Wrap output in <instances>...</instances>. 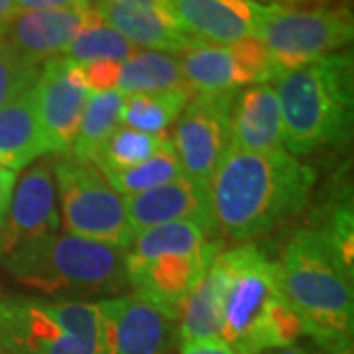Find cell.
I'll return each mask as SVG.
<instances>
[{"label":"cell","instance_id":"obj_29","mask_svg":"<svg viewBox=\"0 0 354 354\" xmlns=\"http://www.w3.org/2000/svg\"><path fill=\"white\" fill-rule=\"evenodd\" d=\"M46 311L50 317L69 335L77 339L95 342L101 341V323H99V311L97 304H85V301H44ZM101 348V346H99Z\"/></svg>","mask_w":354,"mask_h":354},{"label":"cell","instance_id":"obj_26","mask_svg":"<svg viewBox=\"0 0 354 354\" xmlns=\"http://www.w3.org/2000/svg\"><path fill=\"white\" fill-rule=\"evenodd\" d=\"M136 48L124 39L114 28L104 24L101 16L91 6L85 26L79 30L75 39L65 50V57L73 64H93V62H116L124 64L134 55Z\"/></svg>","mask_w":354,"mask_h":354},{"label":"cell","instance_id":"obj_24","mask_svg":"<svg viewBox=\"0 0 354 354\" xmlns=\"http://www.w3.org/2000/svg\"><path fill=\"white\" fill-rule=\"evenodd\" d=\"M124 95L114 91L88 93L87 104L79 122L75 142L69 156L81 162H93L97 152L120 127Z\"/></svg>","mask_w":354,"mask_h":354},{"label":"cell","instance_id":"obj_19","mask_svg":"<svg viewBox=\"0 0 354 354\" xmlns=\"http://www.w3.org/2000/svg\"><path fill=\"white\" fill-rule=\"evenodd\" d=\"M283 120L272 83H256L236 93L230 113V148L244 152L283 150Z\"/></svg>","mask_w":354,"mask_h":354},{"label":"cell","instance_id":"obj_17","mask_svg":"<svg viewBox=\"0 0 354 354\" xmlns=\"http://www.w3.org/2000/svg\"><path fill=\"white\" fill-rule=\"evenodd\" d=\"M177 22L193 38L232 44L258 36L268 4L254 0H165Z\"/></svg>","mask_w":354,"mask_h":354},{"label":"cell","instance_id":"obj_2","mask_svg":"<svg viewBox=\"0 0 354 354\" xmlns=\"http://www.w3.org/2000/svg\"><path fill=\"white\" fill-rule=\"evenodd\" d=\"M281 268L283 295L323 353L353 348V266L319 228H301L288 242Z\"/></svg>","mask_w":354,"mask_h":354},{"label":"cell","instance_id":"obj_4","mask_svg":"<svg viewBox=\"0 0 354 354\" xmlns=\"http://www.w3.org/2000/svg\"><path fill=\"white\" fill-rule=\"evenodd\" d=\"M270 83L278 95L288 153L309 156L351 138L354 120L351 51L330 53L281 71Z\"/></svg>","mask_w":354,"mask_h":354},{"label":"cell","instance_id":"obj_34","mask_svg":"<svg viewBox=\"0 0 354 354\" xmlns=\"http://www.w3.org/2000/svg\"><path fill=\"white\" fill-rule=\"evenodd\" d=\"M20 12L14 0H0V30L4 28V24L12 18L14 14Z\"/></svg>","mask_w":354,"mask_h":354},{"label":"cell","instance_id":"obj_16","mask_svg":"<svg viewBox=\"0 0 354 354\" xmlns=\"http://www.w3.org/2000/svg\"><path fill=\"white\" fill-rule=\"evenodd\" d=\"M218 252L221 244L215 241L205 252L195 256H158L144 264L127 268L128 283L134 293L179 319L187 295Z\"/></svg>","mask_w":354,"mask_h":354},{"label":"cell","instance_id":"obj_7","mask_svg":"<svg viewBox=\"0 0 354 354\" xmlns=\"http://www.w3.org/2000/svg\"><path fill=\"white\" fill-rule=\"evenodd\" d=\"M353 36L351 8L288 10L276 2L268 4V12L258 30V38L270 51L274 77L346 48Z\"/></svg>","mask_w":354,"mask_h":354},{"label":"cell","instance_id":"obj_13","mask_svg":"<svg viewBox=\"0 0 354 354\" xmlns=\"http://www.w3.org/2000/svg\"><path fill=\"white\" fill-rule=\"evenodd\" d=\"M91 6L134 48L177 55L203 44L177 22L165 0H91Z\"/></svg>","mask_w":354,"mask_h":354},{"label":"cell","instance_id":"obj_18","mask_svg":"<svg viewBox=\"0 0 354 354\" xmlns=\"http://www.w3.org/2000/svg\"><path fill=\"white\" fill-rule=\"evenodd\" d=\"M91 2L81 8L16 12L2 28V36L28 64L44 62L65 53L79 30L87 22Z\"/></svg>","mask_w":354,"mask_h":354},{"label":"cell","instance_id":"obj_14","mask_svg":"<svg viewBox=\"0 0 354 354\" xmlns=\"http://www.w3.org/2000/svg\"><path fill=\"white\" fill-rule=\"evenodd\" d=\"M0 354H101V348L62 329L44 301L6 299L0 301Z\"/></svg>","mask_w":354,"mask_h":354},{"label":"cell","instance_id":"obj_11","mask_svg":"<svg viewBox=\"0 0 354 354\" xmlns=\"http://www.w3.org/2000/svg\"><path fill=\"white\" fill-rule=\"evenodd\" d=\"M62 227L53 181V162L38 160L18 179L8 213L0 225V262Z\"/></svg>","mask_w":354,"mask_h":354},{"label":"cell","instance_id":"obj_36","mask_svg":"<svg viewBox=\"0 0 354 354\" xmlns=\"http://www.w3.org/2000/svg\"><path fill=\"white\" fill-rule=\"evenodd\" d=\"M323 354H353V348H344V351H337V353H323Z\"/></svg>","mask_w":354,"mask_h":354},{"label":"cell","instance_id":"obj_35","mask_svg":"<svg viewBox=\"0 0 354 354\" xmlns=\"http://www.w3.org/2000/svg\"><path fill=\"white\" fill-rule=\"evenodd\" d=\"M272 354H313V353H309L307 348H301V346L291 344V346H286V348H278V351H274Z\"/></svg>","mask_w":354,"mask_h":354},{"label":"cell","instance_id":"obj_33","mask_svg":"<svg viewBox=\"0 0 354 354\" xmlns=\"http://www.w3.org/2000/svg\"><path fill=\"white\" fill-rule=\"evenodd\" d=\"M181 354H236L228 344L215 339V341H195L183 342Z\"/></svg>","mask_w":354,"mask_h":354},{"label":"cell","instance_id":"obj_27","mask_svg":"<svg viewBox=\"0 0 354 354\" xmlns=\"http://www.w3.org/2000/svg\"><path fill=\"white\" fill-rule=\"evenodd\" d=\"M171 144V138L165 134H146L134 128L120 127L113 132V136L106 140L97 152L93 164L101 169L102 174L122 171L128 167L146 162L153 153L164 150Z\"/></svg>","mask_w":354,"mask_h":354},{"label":"cell","instance_id":"obj_6","mask_svg":"<svg viewBox=\"0 0 354 354\" xmlns=\"http://www.w3.org/2000/svg\"><path fill=\"white\" fill-rule=\"evenodd\" d=\"M53 181L65 234L130 248L136 232L128 221L124 197L97 165L64 156L53 162Z\"/></svg>","mask_w":354,"mask_h":354},{"label":"cell","instance_id":"obj_32","mask_svg":"<svg viewBox=\"0 0 354 354\" xmlns=\"http://www.w3.org/2000/svg\"><path fill=\"white\" fill-rule=\"evenodd\" d=\"M14 187H16V174L6 169L4 165H0V225H2L4 216L8 213Z\"/></svg>","mask_w":354,"mask_h":354},{"label":"cell","instance_id":"obj_15","mask_svg":"<svg viewBox=\"0 0 354 354\" xmlns=\"http://www.w3.org/2000/svg\"><path fill=\"white\" fill-rule=\"evenodd\" d=\"M124 207L134 232L165 223H193L211 239L218 234L209 189L181 176L160 187L124 197Z\"/></svg>","mask_w":354,"mask_h":354},{"label":"cell","instance_id":"obj_23","mask_svg":"<svg viewBox=\"0 0 354 354\" xmlns=\"http://www.w3.org/2000/svg\"><path fill=\"white\" fill-rule=\"evenodd\" d=\"M185 85L179 59L165 51H134V55L120 65L116 91L124 97L160 93ZM189 87V85H187Z\"/></svg>","mask_w":354,"mask_h":354},{"label":"cell","instance_id":"obj_21","mask_svg":"<svg viewBox=\"0 0 354 354\" xmlns=\"http://www.w3.org/2000/svg\"><path fill=\"white\" fill-rule=\"evenodd\" d=\"M227 286V268L218 252L181 307V315H179L181 342L221 339Z\"/></svg>","mask_w":354,"mask_h":354},{"label":"cell","instance_id":"obj_3","mask_svg":"<svg viewBox=\"0 0 354 354\" xmlns=\"http://www.w3.org/2000/svg\"><path fill=\"white\" fill-rule=\"evenodd\" d=\"M228 286L221 341L236 354H264L291 346L304 335L281 288L279 262L258 244L221 252Z\"/></svg>","mask_w":354,"mask_h":354},{"label":"cell","instance_id":"obj_20","mask_svg":"<svg viewBox=\"0 0 354 354\" xmlns=\"http://www.w3.org/2000/svg\"><path fill=\"white\" fill-rule=\"evenodd\" d=\"M32 87L0 106V165L14 174L51 153Z\"/></svg>","mask_w":354,"mask_h":354},{"label":"cell","instance_id":"obj_31","mask_svg":"<svg viewBox=\"0 0 354 354\" xmlns=\"http://www.w3.org/2000/svg\"><path fill=\"white\" fill-rule=\"evenodd\" d=\"M75 73L81 85L88 93H102V91H114L120 65L116 62H93V64H73Z\"/></svg>","mask_w":354,"mask_h":354},{"label":"cell","instance_id":"obj_9","mask_svg":"<svg viewBox=\"0 0 354 354\" xmlns=\"http://www.w3.org/2000/svg\"><path fill=\"white\" fill-rule=\"evenodd\" d=\"M177 59L193 93H225L274 79L270 51L258 36L232 44L203 41L177 53Z\"/></svg>","mask_w":354,"mask_h":354},{"label":"cell","instance_id":"obj_5","mask_svg":"<svg viewBox=\"0 0 354 354\" xmlns=\"http://www.w3.org/2000/svg\"><path fill=\"white\" fill-rule=\"evenodd\" d=\"M4 266L26 288L48 295H109L128 283L127 250L65 232L28 244Z\"/></svg>","mask_w":354,"mask_h":354},{"label":"cell","instance_id":"obj_12","mask_svg":"<svg viewBox=\"0 0 354 354\" xmlns=\"http://www.w3.org/2000/svg\"><path fill=\"white\" fill-rule=\"evenodd\" d=\"M32 88L51 153L69 156L88 99V91L81 85L75 65L64 55L51 57L41 64Z\"/></svg>","mask_w":354,"mask_h":354},{"label":"cell","instance_id":"obj_30","mask_svg":"<svg viewBox=\"0 0 354 354\" xmlns=\"http://www.w3.org/2000/svg\"><path fill=\"white\" fill-rule=\"evenodd\" d=\"M39 67L26 62L24 57L14 50L4 39L0 30V106L14 101L38 79Z\"/></svg>","mask_w":354,"mask_h":354},{"label":"cell","instance_id":"obj_25","mask_svg":"<svg viewBox=\"0 0 354 354\" xmlns=\"http://www.w3.org/2000/svg\"><path fill=\"white\" fill-rule=\"evenodd\" d=\"M191 97L193 91L187 85L160 93L124 97L120 124L146 134H165V130L183 113Z\"/></svg>","mask_w":354,"mask_h":354},{"label":"cell","instance_id":"obj_8","mask_svg":"<svg viewBox=\"0 0 354 354\" xmlns=\"http://www.w3.org/2000/svg\"><path fill=\"white\" fill-rule=\"evenodd\" d=\"M236 91L193 93L174 132V148L183 176L209 189L223 156L230 148V113Z\"/></svg>","mask_w":354,"mask_h":354},{"label":"cell","instance_id":"obj_22","mask_svg":"<svg viewBox=\"0 0 354 354\" xmlns=\"http://www.w3.org/2000/svg\"><path fill=\"white\" fill-rule=\"evenodd\" d=\"M213 242L201 227L193 223H165L150 227L134 234V241L127 250V268L169 254L195 256L205 252Z\"/></svg>","mask_w":354,"mask_h":354},{"label":"cell","instance_id":"obj_10","mask_svg":"<svg viewBox=\"0 0 354 354\" xmlns=\"http://www.w3.org/2000/svg\"><path fill=\"white\" fill-rule=\"evenodd\" d=\"M101 354H165L179 337V319L138 293L97 304Z\"/></svg>","mask_w":354,"mask_h":354},{"label":"cell","instance_id":"obj_1","mask_svg":"<svg viewBox=\"0 0 354 354\" xmlns=\"http://www.w3.org/2000/svg\"><path fill=\"white\" fill-rule=\"evenodd\" d=\"M317 171L286 150L228 148L209 183L218 234L250 241L274 232L305 209Z\"/></svg>","mask_w":354,"mask_h":354},{"label":"cell","instance_id":"obj_28","mask_svg":"<svg viewBox=\"0 0 354 354\" xmlns=\"http://www.w3.org/2000/svg\"><path fill=\"white\" fill-rule=\"evenodd\" d=\"M181 176H183V167L171 142L164 150L153 153L152 158H148L142 164L122 169V171L106 174V179L122 197H130V195H138L153 187H160Z\"/></svg>","mask_w":354,"mask_h":354}]
</instances>
